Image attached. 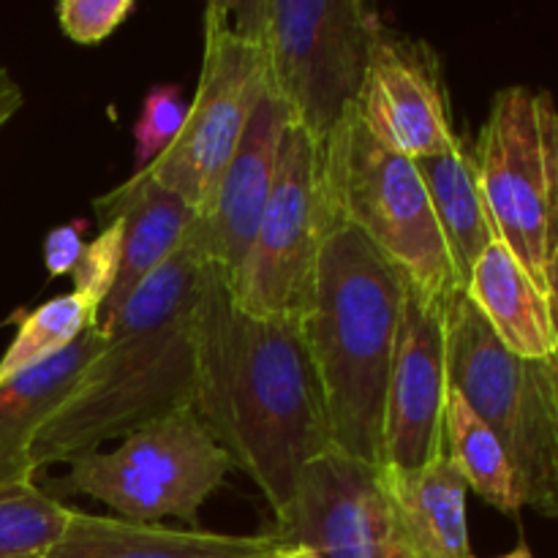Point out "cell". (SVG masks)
I'll return each instance as SVG.
<instances>
[{
  "label": "cell",
  "instance_id": "cell-31",
  "mask_svg": "<svg viewBox=\"0 0 558 558\" xmlns=\"http://www.w3.org/2000/svg\"><path fill=\"white\" fill-rule=\"evenodd\" d=\"M496 558H534V556H532V550H529V545L521 543L515 550H510V554H505V556H496Z\"/></svg>",
  "mask_w": 558,
  "mask_h": 558
},
{
  "label": "cell",
  "instance_id": "cell-11",
  "mask_svg": "<svg viewBox=\"0 0 558 558\" xmlns=\"http://www.w3.org/2000/svg\"><path fill=\"white\" fill-rule=\"evenodd\" d=\"M272 534L319 558H420L381 488L379 469L341 452L305 469L292 510L272 523Z\"/></svg>",
  "mask_w": 558,
  "mask_h": 558
},
{
  "label": "cell",
  "instance_id": "cell-17",
  "mask_svg": "<svg viewBox=\"0 0 558 558\" xmlns=\"http://www.w3.org/2000/svg\"><path fill=\"white\" fill-rule=\"evenodd\" d=\"M104 330L90 327L65 352L0 387V483L36 480L33 445L60 403L74 390L76 379L104 349Z\"/></svg>",
  "mask_w": 558,
  "mask_h": 558
},
{
  "label": "cell",
  "instance_id": "cell-2",
  "mask_svg": "<svg viewBox=\"0 0 558 558\" xmlns=\"http://www.w3.org/2000/svg\"><path fill=\"white\" fill-rule=\"evenodd\" d=\"M202 283L205 265L183 245L98 325L107 341L38 430L36 472L194 409Z\"/></svg>",
  "mask_w": 558,
  "mask_h": 558
},
{
  "label": "cell",
  "instance_id": "cell-4",
  "mask_svg": "<svg viewBox=\"0 0 558 558\" xmlns=\"http://www.w3.org/2000/svg\"><path fill=\"white\" fill-rule=\"evenodd\" d=\"M265 63V87L316 142L357 104L385 22L360 0H227Z\"/></svg>",
  "mask_w": 558,
  "mask_h": 558
},
{
  "label": "cell",
  "instance_id": "cell-30",
  "mask_svg": "<svg viewBox=\"0 0 558 558\" xmlns=\"http://www.w3.org/2000/svg\"><path fill=\"white\" fill-rule=\"evenodd\" d=\"M272 558H319V556H316L314 550L303 548V545H281L278 554Z\"/></svg>",
  "mask_w": 558,
  "mask_h": 558
},
{
  "label": "cell",
  "instance_id": "cell-16",
  "mask_svg": "<svg viewBox=\"0 0 558 558\" xmlns=\"http://www.w3.org/2000/svg\"><path fill=\"white\" fill-rule=\"evenodd\" d=\"M96 213L101 227L112 218H123V262L118 281L98 314L101 325L140 289L145 278H150L183 248L194 210L178 194L134 172L125 183L96 199Z\"/></svg>",
  "mask_w": 558,
  "mask_h": 558
},
{
  "label": "cell",
  "instance_id": "cell-13",
  "mask_svg": "<svg viewBox=\"0 0 558 558\" xmlns=\"http://www.w3.org/2000/svg\"><path fill=\"white\" fill-rule=\"evenodd\" d=\"M447 305L409 289L385 414L381 469L425 466L447 456Z\"/></svg>",
  "mask_w": 558,
  "mask_h": 558
},
{
  "label": "cell",
  "instance_id": "cell-6",
  "mask_svg": "<svg viewBox=\"0 0 558 558\" xmlns=\"http://www.w3.org/2000/svg\"><path fill=\"white\" fill-rule=\"evenodd\" d=\"M447 385L501 441L523 507L558 518V352L512 354L461 292L447 305Z\"/></svg>",
  "mask_w": 558,
  "mask_h": 558
},
{
  "label": "cell",
  "instance_id": "cell-7",
  "mask_svg": "<svg viewBox=\"0 0 558 558\" xmlns=\"http://www.w3.org/2000/svg\"><path fill=\"white\" fill-rule=\"evenodd\" d=\"M496 240L545 289L558 256V107L548 90L505 87L474 142Z\"/></svg>",
  "mask_w": 558,
  "mask_h": 558
},
{
  "label": "cell",
  "instance_id": "cell-28",
  "mask_svg": "<svg viewBox=\"0 0 558 558\" xmlns=\"http://www.w3.org/2000/svg\"><path fill=\"white\" fill-rule=\"evenodd\" d=\"M22 104H25V93H22L20 82L11 76L5 65H0V129L20 112Z\"/></svg>",
  "mask_w": 558,
  "mask_h": 558
},
{
  "label": "cell",
  "instance_id": "cell-12",
  "mask_svg": "<svg viewBox=\"0 0 558 558\" xmlns=\"http://www.w3.org/2000/svg\"><path fill=\"white\" fill-rule=\"evenodd\" d=\"M354 109L381 145L412 161L461 145L434 49L390 27L376 41Z\"/></svg>",
  "mask_w": 558,
  "mask_h": 558
},
{
  "label": "cell",
  "instance_id": "cell-14",
  "mask_svg": "<svg viewBox=\"0 0 558 558\" xmlns=\"http://www.w3.org/2000/svg\"><path fill=\"white\" fill-rule=\"evenodd\" d=\"M289 114L265 87L232 161L218 178L210 199L194 213L183 245L199 265L232 276L248 254L262 213L272 194Z\"/></svg>",
  "mask_w": 558,
  "mask_h": 558
},
{
  "label": "cell",
  "instance_id": "cell-29",
  "mask_svg": "<svg viewBox=\"0 0 558 558\" xmlns=\"http://www.w3.org/2000/svg\"><path fill=\"white\" fill-rule=\"evenodd\" d=\"M545 294H548V308H550V322H554V332L558 341V256L554 259L548 270V281H545Z\"/></svg>",
  "mask_w": 558,
  "mask_h": 558
},
{
  "label": "cell",
  "instance_id": "cell-1",
  "mask_svg": "<svg viewBox=\"0 0 558 558\" xmlns=\"http://www.w3.org/2000/svg\"><path fill=\"white\" fill-rule=\"evenodd\" d=\"M194 412L262 490L272 521L292 510L305 469L332 452L303 325L243 314L213 267L196 316Z\"/></svg>",
  "mask_w": 558,
  "mask_h": 558
},
{
  "label": "cell",
  "instance_id": "cell-18",
  "mask_svg": "<svg viewBox=\"0 0 558 558\" xmlns=\"http://www.w3.org/2000/svg\"><path fill=\"white\" fill-rule=\"evenodd\" d=\"M381 488L420 558H474L466 523V480L450 456L401 472L379 469Z\"/></svg>",
  "mask_w": 558,
  "mask_h": 558
},
{
  "label": "cell",
  "instance_id": "cell-10",
  "mask_svg": "<svg viewBox=\"0 0 558 558\" xmlns=\"http://www.w3.org/2000/svg\"><path fill=\"white\" fill-rule=\"evenodd\" d=\"M262 93L265 63L259 49L232 22L227 0H213L205 5L199 82L183 125L172 145L136 172L199 213L232 161Z\"/></svg>",
  "mask_w": 558,
  "mask_h": 558
},
{
  "label": "cell",
  "instance_id": "cell-5",
  "mask_svg": "<svg viewBox=\"0 0 558 558\" xmlns=\"http://www.w3.org/2000/svg\"><path fill=\"white\" fill-rule=\"evenodd\" d=\"M322 169L332 218L357 229L414 294L436 305L461 294L417 163L381 145L354 107L322 142Z\"/></svg>",
  "mask_w": 558,
  "mask_h": 558
},
{
  "label": "cell",
  "instance_id": "cell-19",
  "mask_svg": "<svg viewBox=\"0 0 558 558\" xmlns=\"http://www.w3.org/2000/svg\"><path fill=\"white\" fill-rule=\"evenodd\" d=\"M480 311L494 336L512 354L526 360H545L558 352L550 322L548 294L523 270L521 262L505 243H490L474 265L463 289Z\"/></svg>",
  "mask_w": 558,
  "mask_h": 558
},
{
  "label": "cell",
  "instance_id": "cell-22",
  "mask_svg": "<svg viewBox=\"0 0 558 558\" xmlns=\"http://www.w3.org/2000/svg\"><path fill=\"white\" fill-rule=\"evenodd\" d=\"M71 512L36 480L0 483V558H49L69 529Z\"/></svg>",
  "mask_w": 558,
  "mask_h": 558
},
{
  "label": "cell",
  "instance_id": "cell-15",
  "mask_svg": "<svg viewBox=\"0 0 558 558\" xmlns=\"http://www.w3.org/2000/svg\"><path fill=\"white\" fill-rule=\"evenodd\" d=\"M281 545L272 532L216 534L74 510L49 558H272Z\"/></svg>",
  "mask_w": 558,
  "mask_h": 558
},
{
  "label": "cell",
  "instance_id": "cell-27",
  "mask_svg": "<svg viewBox=\"0 0 558 558\" xmlns=\"http://www.w3.org/2000/svg\"><path fill=\"white\" fill-rule=\"evenodd\" d=\"M82 232H85V223L74 221L65 223V227H54L52 232L44 240V265H47L49 278L71 276L80 262L82 251H85V240H82Z\"/></svg>",
  "mask_w": 558,
  "mask_h": 558
},
{
  "label": "cell",
  "instance_id": "cell-21",
  "mask_svg": "<svg viewBox=\"0 0 558 558\" xmlns=\"http://www.w3.org/2000/svg\"><path fill=\"white\" fill-rule=\"evenodd\" d=\"M445 441L447 456L456 461L466 485L480 499L507 515L523 510L521 485L505 447L456 390L447 392Z\"/></svg>",
  "mask_w": 558,
  "mask_h": 558
},
{
  "label": "cell",
  "instance_id": "cell-26",
  "mask_svg": "<svg viewBox=\"0 0 558 558\" xmlns=\"http://www.w3.org/2000/svg\"><path fill=\"white\" fill-rule=\"evenodd\" d=\"M134 0H60L54 5V14H58L60 31L71 41L93 47L112 36L134 14Z\"/></svg>",
  "mask_w": 558,
  "mask_h": 558
},
{
  "label": "cell",
  "instance_id": "cell-25",
  "mask_svg": "<svg viewBox=\"0 0 558 558\" xmlns=\"http://www.w3.org/2000/svg\"><path fill=\"white\" fill-rule=\"evenodd\" d=\"M183 118L185 104L180 101L174 87H156V90L145 98V107H142L140 120H136L134 125L136 169L156 161V158L172 145L180 125H183Z\"/></svg>",
  "mask_w": 558,
  "mask_h": 558
},
{
  "label": "cell",
  "instance_id": "cell-24",
  "mask_svg": "<svg viewBox=\"0 0 558 558\" xmlns=\"http://www.w3.org/2000/svg\"><path fill=\"white\" fill-rule=\"evenodd\" d=\"M120 262H123V218L104 223L96 240L85 243L74 272V294H80L93 314H101L114 281H118Z\"/></svg>",
  "mask_w": 558,
  "mask_h": 558
},
{
  "label": "cell",
  "instance_id": "cell-8",
  "mask_svg": "<svg viewBox=\"0 0 558 558\" xmlns=\"http://www.w3.org/2000/svg\"><path fill=\"white\" fill-rule=\"evenodd\" d=\"M229 469L227 450L194 409H183L125 436L118 450L71 458L52 488L54 499L85 494L125 521L156 523L169 515L196 523Z\"/></svg>",
  "mask_w": 558,
  "mask_h": 558
},
{
  "label": "cell",
  "instance_id": "cell-3",
  "mask_svg": "<svg viewBox=\"0 0 558 558\" xmlns=\"http://www.w3.org/2000/svg\"><path fill=\"white\" fill-rule=\"evenodd\" d=\"M409 287L357 232L332 221L303 332L319 379L332 452L381 469L385 414Z\"/></svg>",
  "mask_w": 558,
  "mask_h": 558
},
{
  "label": "cell",
  "instance_id": "cell-20",
  "mask_svg": "<svg viewBox=\"0 0 558 558\" xmlns=\"http://www.w3.org/2000/svg\"><path fill=\"white\" fill-rule=\"evenodd\" d=\"M414 163L445 234L458 289L463 292L477 259L490 243H496V229L480 191L472 150L461 142L441 156L414 158Z\"/></svg>",
  "mask_w": 558,
  "mask_h": 558
},
{
  "label": "cell",
  "instance_id": "cell-23",
  "mask_svg": "<svg viewBox=\"0 0 558 558\" xmlns=\"http://www.w3.org/2000/svg\"><path fill=\"white\" fill-rule=\"evenodd\" d=\"M90 327H98V316L80 294H60V298L38 305L20 322L14 341L0 357V387L14 376L58 357Z\"/></svg>",
  "mask_w": 558,
  "mask_h": 558
},
{
  "label": "cell",
  "instance_id": "cell-9",
  "mask_svg": "<svg viewBox=\"0 0 558 558\" xmlns=\"http://www.w3.org/2000/svg\"><path fill=\"white\" fill-rule=\"evenodd\" d=\"M322 142L289 123L272 194L248 254L227 278L232 303L256 319L303 325L311 314L322 248L332 227Z\"/></svg>",
  "mask_w": 558,
  "mask_h": 558
}]
</instances>
